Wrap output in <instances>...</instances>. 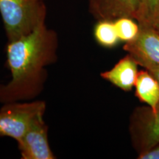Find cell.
<instances>
[{
  "instance_id": "6da1fadb",
  "label": "cell",
  "mask_w": 159,
  "mask_h": 159,
  "mask_svg": "<svg viewBox=\"0 0 159 159\" xmlns=\"http://www.w3.org/2000/svg\"><path fill=\"white\" fill-rule=\"evenodd\" d=\"M57 33L43 25L6 46V63L11 80L0 84V103L30 101L41 94L47 67L57 60Z\"/></svg>"
},
{
  "instance_id": "7a4b0ae2",
  "label": "cell",
  "mask_w": 159,
  "mask_h": 159,
  "mask_svg": "<svg viewBox=\"0 0 159 159\" xmlns=\"http://www.w3.org/2000/svg\"><path fill=\"white\" fill-rule=\"evenodd\" d=\"M0 14L7 41H13L45 25L46 0H0Z\"/></svg>"
},
{
  "instance_id": "3957f363",
  "label": "cell",
  "mask_w": 159,
  "mask_h": 159,
  "mask_svg": "<svg viewBox=\"0 0 159 159\" xmlns=\"http://www.w3.org/2000/svg\"><path fill=\"white\" fill-rule=\"evenodd\" d=\"M46 108L42 100L4 103L0 108V136L19 141L33 123L43 116Z\"/></svg>"
},
{
  "instance_id": "277c9868",
  "label": "cell",
  "mask_w": 159,
  "mask_h": 159,
  "mask_svg": "<svg viewBox=\"0 0 159 159\" xmlns=\"http://www.w3.org/2000/svg\"><path fill=\"white\" fill-rule=\"evenodd\" d=\"M129 132L138 155L156 146L159 143V108L156 112L149 106L135 108L130 117Z\"/></svg>"
},
{
  "instance_id": "5b68a950",
  "label": "cell",
  "mask_w": 159,
  "mask_h": 159,
  "mask_svg": "<svg viewBox=\"0 0 159 159\" xmlns=\"http://www.w3.org/2000/svg\"><path fill=\"white\" fill-rule=\"evenodd\" d=\"M48 128L43 116L37 119L33 123L22 138L17 142L21 158H56L49 146Z\"/></svg>"
},
{
  "instance_id": "8992f818",
  "label": "cell",
  "mask_w": 159,
  "mask_h": 159,
  "mask_svg": "<svg viewBox=\"0 0 159 159\" xmlns=\"http://www.w3.org/2000/svg\"><path fill=\"white\" fill-rule=\"evenodd\" d=\"M89 11L97 21L128 16L135 19L139 0H88Z\"/></svg>"
},
{
  "instance_id": "52a82bcc",
  "label": "cell",
  "mask_w": 159,
  "mask_h": 159,
  "mask_svg": "<svg viewBox=\"0 0 159 159\" xmlns=\"http://www.w3.org/2000/svg\"><path fill=\"white\" fill-rule=\"evenodd\" d=\"M123 49L134 57L147 59L159 64V32L156 27H140L136 39L125 43Z\"/></svg>"
},
{
  "instance_id": "ba28073f",
  "label": "cell",
  "mask_w": 159,
  "mask_h": 159,
  "mask_svg": "<svg viewBox=\"0 0 159 159\" xmlns=\"http://www.w3.org/2000/svg\"><path fill=\"white\" fill-rule=\"evenodd\" d=\"M138 63L128 54L121 58L110 70L103 71L100 76L121 90L128 92L135 86L138 76Z\"/></svg>"
},
{
  "instance_id": "9c48e42d",
  "label": "cell",
  "mask_w": 159,
  "mask_h": 159,
  "mask_svg": "<svg viewBox=\"0 0 159 159\" xmlns=\"http://www.w3.org/2000/svg\"><path fill=\"white\" fill-rule=\"evenodd\" d=\"M135 95L141 102L145 103L156 112L159 105V84L148 71H139L135 83Z\"/></svg>"
},
{
  "instance_id": "30bf717a",
  "label": "cell",
  "mask_w": 159,
  "mask_h": 159,
  "mask_svg": "<svg viewBox=\"0 0 159 159\" xmlns=\"http://www.w3.org/2000/svg\"><path fill=\"white\" fill-rule=\"evenodd\" d=\"M93 35L97 43L104 48H114L120 41L112 20H98L94 27Z\"/></svg>"
},
{
  "instance_id": "8fae6325",
  "label": "cell",
  "mask_w": 159,
  "mask_h": 159,
  "mask_svg": "<svg viewBox=\"0 0 159 159\" xmlns=\"http://www.w3.org/2000/svg\"><path fill=\"white\" fill-rule=\"evenodd\" d=\"M135 19L141 27H156L159 24V0H139Z\"/></svg>"
},
{
  "instance_id": "7c38bea8",
  "label": "cell",
  "mask_w": 159,
  "mask_h": 159,
  "mask_svg": "<svg viewBox=\"0 0 159 159\" xmlns=\"http://www.w3.org/2000/svg\"><path fill=\"white\" fill-rule=\"evenodd\" d=\"M134 18L124 16L114 20L115 26L120 41L130 42L136 39L140 31V26Z\"/></svg>"
},
{
  "instance_id": "4fadbf2b",
  "label": "cell",
  "mask_w": 159,
  "mask_h": 159,
  "mask_svg": "<svg viewBox=\"0 0 159 159\" xmlns=\"http://www.w3.org/2000/svg\"><path fill=\"white\" fill-rule=\"evenodd\" d=\"M134 59L138 63L139 66H141L143 68H144V69H146L147 71H148L156 79V80L158 81L159 84V64L151 62V61L147 59L141 58V57H134ZM158 108L159 105L158 109Z\"/></svg>"
},
{
  "instance_id": "5bb4252c",
  "label": "cell",
  "mask_w": 159,
  "mask_h": 159,
  "mask_svg": "<svg viewBox=\"0 0 159 159\" xmlns=\"http://www.w3.org/2000/svg\"><path fill=\"white\" fill-rule=\"evenodd\" d=\"M139 159H159V143L147 152L138 155Z\"/></svg>"
},
{
  "instance_id": "9a60e30c",
  "label": "cell",
  "mask_w": 159,
  "mask_h": 159,
  "mask_svg": "<svg viewBox=\"0 0 159 159\" xmlns=\"http://www.w3.org/2000/svg\"><path fill=\"white\" fill-rule=\"evenodd\" d=\"M156 29H157V30H158V32H159V24H158V25H157V26H156Z\"/></svg>"
}]
</instances>
